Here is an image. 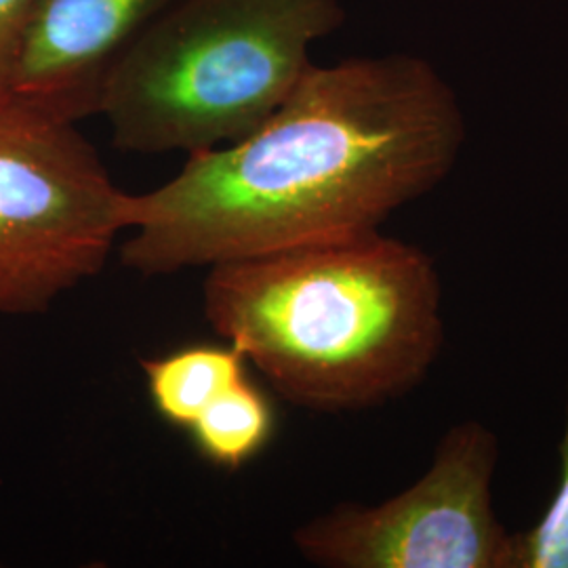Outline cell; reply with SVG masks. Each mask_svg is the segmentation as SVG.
<instances>
[{
	"label": "cell",
	"instance_id": "10",
	"mask_svg": "<svg viewBox=\"0 0 568 568\" xmlns=\"http://www.w3.org/2000/svg\"><path fill=\"white\" fill-rule=\"evenodd\" d=\"M39 0H0V98L23 30Z\"/></svg>",
	"mask_w": 568,
	"mask_h": 568
},
{
	"label": "cell",
	"instance_id": "11",
	"mask_svg": "<svg viewBox=\"0 0 568 568\" xmlns=\"http://www.w3.org/2000/svg\"><path fill=\"white\" fill-rule=\"evenodd\" d=\"M567 119H568V114H567Z\"/></svg>",
	"mask_w": 568,
	"mask_h": 568
},
{
	"label": "cell",
	"instance_id": "1",
	"mask_svg": "<svg viewBox=\"0 0 568 568\" xmlns=\"http://www.w3.org/2000/svg\"><path fill=\"white\" fill-rule=\"evenodd\" d=\"M466 138L455 89L424 58L312 65L251 135L129 194L122 265L166 276L379 232L447 180Z\"/></svg>",
	"mask_w": 568,
	"mask_h": 568
},
{
	"label": "cell",
	"instance_id": "8",
	"mask_svg": "<svg viewBox=\"0 0 568 568\" xmlns=\"http://www.w3.org/2000/svg\"><path fill=\"white\" fill-rule=\"evenodd\" d=\"M274 429L272 400L246 375L206 406L187 434L206 462L241 469L267 447Z\"/></svg>",
	"mask_w": 568,
	"mask_h": 568
},
{
	"label": "cell",
	"instance_id": "2",
	"mask_svg": "<svg viewBox=\"0 0 568 568\" xmlns=\"http://www.w3.org/2000/svg\"><path fill=\"white\" fill-rule=\"evenodd\" d=\"M203 305L278 396L318 413L403 398L445 347L438 267L382 230L211 265Z\"/></svg>",
	"mask_w": 568,
	"mask_h": 568
},
{
	"label": "cell",
	"instance_id": "7",
	"mask_svg": "<svg viewBox=\"0 0 568 568\" xmlns=\"http://www.w3.org/2000/svg\"><path fill=\"white\" fill-rule=\"evenodd\" d=\"M140 365L156 413L187 432L222 392L246 377L248 363L239 347L225 342L183 345Z\"/></svg>",
	"mask_w": 568,
	"mask_h": 568
},
{
	"label": "cell",
	"instance_id": "4",
	"mask_svg": "<svg viewBox=\"0 0 568 568\" xmlns=\"http://www.w3.org/2000/svg\"><path fill=\"white\" fill-rule=\"evenodd\" d=\"M129 194L74 122L0 98V316H34L95 278Z\"/></svg>",
	"mask_w": 568,
	"mask_h": 568
},
{
	"label": "cell",
	"instance_id": "6",
	"mask_svg": "<svg viewBox=\"0 0 568 568\" xmlns=\"http://www.w3.org/2000/svg\"><path fill=\"white\" fill-rule=\"evenodd\" d=\"M175 0H39L2 98L51 119L100 114L103 87L126 47Z\"/></svg>",
	"mask_w": 568,
	"mask_h": 568
},
{
	"label": "cell",
	"instance_id": "9",
	"mask_svg": "<svg viewBox=\"0 0 568 568\" xmlns=\"http://www.w3.org/2000/svg\"><path fill=\"white\" fill-rule=\"evenodd\" d=\"M506 568H568V384L558 443V483L544 514L525 530L509 532Z\"/></svg>",
	"mask_w": 568,
	"mask_h": 568
},
{
	"label": "cell",
	"instance_id": "3",
	"mask_svg": "<svg viewBox=\"0 0 568 568\" xmlns=\"http://www.w3.org/2000/svg\"><path fill=\"white\" fill-rule=\"evenodd\" d=\"M345 21L339 0H175L126 47L100 114L122 152L187 156L241 142Z\"/></svg>",
	"mask_w": 568,
	"mask_h": 568
},
{
	"label": "cell",
	"instance_id": "5",
	"mask_svg": "<svg viewBox=\"0 0 568 568\" xmlns=\"http://www.w3.org/2000/svg\"><path fill=\"white\" fill-rule=\"evenodd\" d=\"M501 443L493 427H448L426 471L377 506L342 504L295 528L293 546L325 568H506L509 530L495 511Z\"/></svg>",
	"mask_w": 568,
	"mask_h": 568
}]
</instances>
